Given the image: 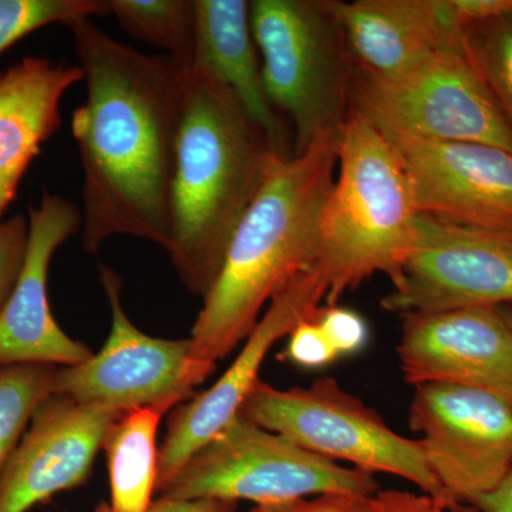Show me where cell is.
Returning <instances> with one entry per match:
<instances>
[{
  "label": "cell",
  "mask_w": 512,
  "mask_h": 512,
  "mask_svg": "<svg viewBox=\"0 0 512 512\" xmlns=\"http://www.w3.org/2000/svg\"><path fill=\"white\" fill-rule=\"evenodd\" d=\"M69 28L86 82V100L72 117L83 168V248L96 254L124 235L167 249L190 69L124 45L90 18Z\"/></svg>",
  "instance_id": "1"
},
{
  "label": "cell",
  "mask_w": 512,
  "mask_h": 512,
  "mask_svg": "<svg viewBox=\"0 0 512 512\" xmlns=\"http://www.w3.org/2000/svg\"><path fill=\"white\" fill-rule=\"evenodd\" d=\"M339 137L320 134L299 156L269 154L261 188L192 326L191 365L200 383L248 338L265 306L315 265L320 212L338 170Z\"/></svg>",
  "instance_id": "2"
},
{
  "label": "cell",
  "mask_w": 512,
  "mask_h": 512,
  "mask_svg": "<svg viewBox=\"0 0 512 512\" xmlns=\"http://www.w3.org/2000/svg\"><path fill=\"white\" fill-rule=\"evenodd\" d=\"M269 147L237 96L191 69L171 185L170 255L195 296L210 292L239 222L264 181Z\"/></svg>",
  "instance_id": "3"
},
{
  "label": "cell",
  "mask_w": 512,
  "mask_h": 512,
  "mask_svg": "<svg viewBox=\"0 0 512 512\" xmlns=\"http://www.w3.org/2000/svg\"><path fill=\"white\" fill-rule=\"evenodd\" d=\"M338 168L320 212L315 262L328 282V306L375 274L397 288L419 215L402 158L352 107L340 130Z\"/></svg>",
  "instance_id": "4"
},
{
  "label": "cell",
  "mask_w": 512,
  "mask_h": 512,
  "mask_svg": "<svg viewBox=\"0 0 512 512\" xmlns=\"http://www.w3.org/2000/svg\"><path fill=\"white\" fill-rule=\"evenodd\" d=\"M251 28L269 103L295 128V154L320 134L340 133L356 64L335 0H254Z\"/></svg>",
  "instance_id": "5"
},
{
  "label": "cell",
  "mask_w": 512,
  "mask_h": 512,
  "mask_svg": "<svg viewBox=\"0 0 512 512\" xmlns=\"http://www.w3.org/2000/svg\"><path fill=\"white\" fill-rule=\"evenodd\" d=\"M239 414L316 456L404 478L448 511L458 504L434 476L420 441L390 429L375 409L332 377L288 390L259 382Z\"/></svg>",
  "instance_id": "6"
},
{
  "label": "cell",
  "mask_w": 512,
  "mask_h": 512,
  "mask_svg": "<svg viewBox=\"0 0 512 512\" xmlns=\"http://www.w3.org/2000/svg\"><path fill=\"white\" fill-rule=\"evenodd\" d=\"M157 491L173 500L259 505L323 494L373 498L379 484L373 474L316 456L238 414Z\"/></svg>",
  "instance_id": "7"
},
{
  "label": "cell",
  "mask_w": 512,
  "mask_h": 512,
  "mask_svg": "<svg viewBox=\"0 0 512 512\" xmlns=\"http://www.w3.org/2000/svg\"><path fill=\"white\" fill-rule=\"evenodd\" d=\"M350 107L386 138L512 151V128L464 53H440L394 79L356 70Z\"/></svg>",
  "instance_id": "8"
},
{
  "label": "cell",
  "mask_w": 512,
  "mask_h": 512,
  "mask_svg": "<svg viewBox=\"0 0 512 512\" xmlns=\"http://www.w3.org/2000/svg\"><path fill=\"white\" fill-rule=\"evenodd\" d=\"M100 279L111 309L109 339L86 362L57 367L55 394L119 414L143 407L167 413L201 384L191 365L190 339L141 332L121 305L123 282L117 272L101 265Z\"/></svg>",
  "instance_id": "9"
},
{
  "label": "cell",
  "mask_w": 512,
  "mask_h": 512,
  "mask_svg": "<svg viewBox=\"0 0 512 512\" xmlns=\"http://www.w3.org/2000/svg\"><path fill=\"white\" fill-rule=\"evenodd\" d=\"M512 303V234L417 215L402 282L386 311L407 316Z\"/></svg>",
  "instance_id": "10"
},
{
  "label": "cell",
  "mask_w": 512,
  "mask_h": 512,
  "mask_svg": "<svg viewBox=\"0 0 512 512\" xmlns=\"http://www.w3.org/2000/svg\"><path fill=\"white\" fill-rule=\"evenodd\" d=\"M409 421L431 471L457 503L491 493L512 471V409L493 394L421 384Z\"/></svg>",
  "instance_id": "11"
},
{
  "label": "cell",
  "mask_w": 512,
  "mask_h": 512,
  "mask_svg": "<svg viewBox=\"0 0 512 512\" xmlns=\"http://www.w3.org/2000/svg\"><path fill=\"white\" fill-rule=\"evenodd\" d=\"M328 293V282L316 265L293 278L269 303L227 372L214 386L171 414L158 450L157 488L238 416L261 382L259 370L269 350L303 320L315 318Z\"/></svg>",
  "instance_id": "12"
},
{
  "label": "cell",
  "mask_w": 512,
  "mask_h": 512,
  "mask_svg": "<svg viewBox=\"0 0 512 512\" xmlns=\"http://www.w3.org/2000/svg\"><path fill=\"white\" fill-rule=\"evenodd\" d=\"M386 140L402 158L417 212L512 234V151L481 143Z\"/></svg>",
  "instance_id": "13"
},
{
  "label": "cell",
  "mask_w": 512,
  "mask_h": 512,
  "mask_svg": "<svg viewBox=\"0 0 512 512\" xmlns=\"http://www.w3.org/2000/svg\"><path fill=\"white\" fill-rule=\"evenodd\" d=\"M404 380L493 394L512 409V332L498 308L403 316L397 346Z\"/></svg>",
  "instance_id": "14"
},
{
  "label": "cell",
  "mask_w": 512,
  "mask_h": 512,
  "mask_svg": "<svg viewBox=\"0 0 512 512\" xmlns=\"http://www.w3.org/2000/svg\"><path fill=\"white\" fill-rule=\"evenodd\" d=\"M82 211L72 201L43 191L29 211V242L15 289L0 313V367L76 366L93 353L60 329L47 299V274L60 245L82 228Z\"/></svg>",
  "instance_id": "15"
},
{
  "label": "cell",
  "mask_w": 512,
  "mask_h": 512,
  "mask_svg": "<svg viewBox=\"0 0 512 512\" xmlns=\"http://www.w3.org/2000/svg\"><path fill=\"white\" fill-rule=\"evenodd\" d=\"M121 414L53 394L0 474V512H28L86 481L111 424Z\"/></svg>",
  "instance_id": "16"
},
{
  "label": "cell",
  "mask_w": 512,
  "mask_h": 512,
  "mask_svg": "<svg viewBox=\"0 0 512 512\" xmlns=\"http://www.w3.org/2000/svg\"><path fill=\"white\" fill-rule=\"evenodd\" d=\"M357 72L394 79L440 53H464L453 0L335 2Z\"/></svg>",
  "instance_id": "17"
},
{
  "label": "cell",
  "mask_w": 512,
  "mask_h": 512,
  "mask_svg": "<svg viewBox=\"0 0 512 512\" xmlns=\"http://www.w3.org/2000/svg\"><path fill=\"white\" fill-rule=\"evenodd\" d=\"M83 80L82 67L42 57L0 73V222L33 158L62 124L64 93Z\"/></svg>",
  "instance_id": "18"
},
{
  "label": "cell",
  "mask_w": 512,
  "mask_h": 512,
  "mask_svg": "<svg viewBox=\"0 0 512 512\" xmlns=\"http://www.w3.org/2000/svg\"><path fill=\"white\" fill-rule=\"evenodd\" d=\"M197 39L192 69L210 74L237 96L275 154L291 157L278 113L266 97L248 0H195Z\"/></svg>",
  "instance_id": "19"
},
{
  "label": "cell",
  "mask_w": 512,
  "mask_h": 512,
  "mask_svg": "<svg viewBox=\"0 0 512 512\" xmlns=\"http://www.w3.org/2000/svg\"><path fill=\"white\" fill-rule=\"evenodd\" d=\"M164 410L143 407L111 424L103 448L109 467L111 504L107 512H148L157 488V429Z\"/></svg>",
  "instance_id": "20"
},
{
  "label": "cell",
  "mask_w": 512,
  "mask_h": 512,
  "mask_svg": "<svg viewBox=\"0 0 512 512\" xmlns=\"http://www.w3.org/2000/svg\"><path fill=\"white\" fill-rule=\"evenodd\" d=\"M120 28L147 45L164 50L192 69L197 39L195 0H109Z\"/></svg>",
  "instance_id": "21"
},
{
  "label": "cell",
  "mask_w": 512,
  "mask_h": 512,
  "mask_svg": "<svg viewBox=\"0 0 512 512\" xmlns=\"http://www.w3.org/2000/svg\"><path fill=\"white\" fill-rule=\"evenodd\" d=\"M57 367L37 363L0 367V474L33 414L55 394Z\"/></svg>",
  "instance_id": "22"
},
{
  "label": "cell",
  "mask_w": 512,
  "mask_h": 512,
  "mask_svg": "<svg viewBox=\"0 0 512 512\" xmlns=\"http://www.w3.org/2000/svg\"><path fill=\"white\" fill-rule=\"evenodd\" d=\"M464 55L512 128V9L467 25Z\"/></svg>",
  "instance_id": "23"
},
{
  "label": "cell",
  "mask_w": 512,
  "mask_h": 512,
  "mask_svg": "<svg viewBox=\"0 0 512 512\" xmlns=\"http://www.w3.org/2000/svg\"><path fill=\"white\" fill-rule=\"evenodd\" d=\"M109 15V0H0V55L36 30Z\"/></svg>",
  "instance_id": "24"
},
{
  "label": "cell",
  "mask_w": 512,
  "mask_h": 512,
  "mask_svg": "<svg viewBox=\"0 0 512 512\" xmlns=\"http://www.w3.org/2000/svg\"><path fill=\"white\" fill-rule=\"evenodd\" d=\"M29 242V221L15 215L0 222V313L8 303L25 262Z\"/></svg>",
  "instance_id": "25"
},
{
  "label": "cell",
  "mask_w": 512,
  "mask_h": 512,
  "mask_svg": "<svg viewBox=\"0 0 512 512\" xmlns=\"http://www.w3.org/2000/svg\"><path fill=\"white\" fill-rule=\"evenodd\" d=\"M315 320L339 356L359 352L369 340L365 318L352 309L325 305L316 313Z\"/></svg>",
  "instance_id": "26"
},
{
  "label": "cell",
  "mask_w": 512,
  "mask_h": 512,
  "mask_svg": "<svg viewBox=\"0 0 512 512\" xmlns=\"http://www.w3.org/2000/svg\"><path fill=\"white\" fill-rule=\"evenodd\" d=\"M281 357L293 365L316 369L335 362L339 355L315 318H312L303 320L292 330Z\"/></svg>",
  "instance_id": "27"
},
{
  "label": "cell",
  "mask_w": 512,
  "mask_h": 512,
  "mask_svg": "<svg viewBox=\"0 0 512 512\" xmlns=\"http://www.w3.org/2000/svg\"><path fill=\"white\" fill-rule=\"evenodd\" d=\"M247 512H375L373 498L323 494L282 503L259 504Z\"/></svg>",
  "instance_id": "28"
},
{
  "label": "cell",
  "mask_w": 512,
  "mask_h": 512,
  "mask_svg": "<svg viewBox=\"0 0 512 512\" xmlns=\"http://www.w3.org/2000/svg\"><path fill=\"white\" fill-rule=\"evenodd\" d=\"M375 512H448L446 505L426 494L407 491H379L373 497Z\"/></svg>",
  "instance_id": "29"
},
{
  "label": "cell",
  "mask_w": 512,
  "mask_h": 512,
  "mask_svg": "<svg viewBox=\"0 0 512 512\" xmlns=\"http://www.w3.org/2000/svg\"><path fill=\"white\" fill-rule=\"evenodd\" d=\"M458 19L464 26L503 15L512 9V0H453Z\"/></svg>",
  "instance_id": "30"
},
{
  "label": "cell",
  "mask_w": 512,
  "mask_h": 512,
  "mask_svg": "<svg viewBox=\"0 0 512 512\" xmlns=\"http://www.w3.org/2000/svg\"><path fill=\"white\" fill-rule=\"evenodd\" d=\"M237 503L214 498H200V500H173L161 498L151 504L148 512H235Z\"/></svg>",
  "instance_id": "31"
},
{
  "label": "cell",
  "mask_w": 512,
  "mask_h": 512,
  "mask_svg": "<svg viewBox=\"0 0 512 512\" xmlns=\"http://www.w3.org/2000/svg\"><path fill=\"white\" fill-rule=\"evenodd\" d=\"M468 505L480 512H512V471L494 491L481 495Z\"/></svg>",
  "instance_id": "32"
},
{
  "label": "cell",
  "mask_w": 512,
  "mask_h": 512,
  "mask_svg": "<svg viewBox=\"0 0 512 512\" xmlns=\"http://www.w3.org/2000/svg\"><path fill=\"white\" fill-rule=\"evenodd\" d=\"M498 311H500L501 315H503L505 322H507V325L510 326L512 332V303L511 305L500 306Z\"/></svg>",
  "instance_id": "33"
},
{
  "label": "cell",
  "mask_w": 512,
  "mask_h": 512,
  "mask_svg": "<svg viewBox=\"0 0 512 512\" xmlns=\"http://www.w3.org/2000/svg\"><path fill=\"white\" fill-rule=\"evenodd\" d=\"M448 512H480L477 510V508H474L473 505L458 503L454 505L453 508H451Z\"/></svg>",
  "instance_id": "34"
}]
</instances>
